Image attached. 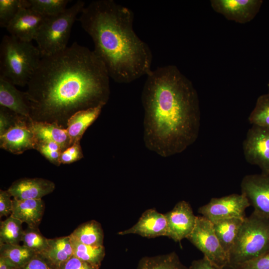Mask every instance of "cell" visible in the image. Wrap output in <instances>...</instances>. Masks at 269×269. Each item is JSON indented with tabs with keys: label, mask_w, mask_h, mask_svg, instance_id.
Listing matches in <instances>:
<instances>
[{
	"label": "cell",
	"mask_w": 269,
	"mask_h": 269,
	"mask_svg": "<svg viewBox=\"0 0 269 269\" xmlns=\"http://www.w3.org/2000/svg\"><path fill=\"white\" fill-rule=\"evenodd\" d=\"M110 78L95 51L77 42L42 56L25 92L30 119L66 129L76 113L106 105Z\"/></svg>",
	"instance_id": "6da1fadb"
},
{
	"label": "cell",
	"mask_w": 269,
	"mask_h": 269,
	"mask_svg": "<svg viewBox=\"0 0 269 269\" xmlns=\"http://www.w3.org/2000/svg\"><path fill=\"white\" fill-rule=\"evenodd\" d=\"M145 147L167 157L184 151L199 135L200 110L191 81L175 65L151 70L141 95Z\"/></svg>",
	"instance_id": "7a4b0ae2"
},
{
	"label": "cell",
	"mask_w": 269,
	"mask_h": 269,
	"mask_svg": "<svg viewBox=\"0 0 269 269\" xmlns=\"http://www.w3.org/2000/svg\"><path fill=\"white\" fill-rule=\"evenodd\" d=\"M134 19L131 9L113 0L92 1L78 19L110 78L118 83H131L152 70V52L134 32Z\"/></svg>",
	"instance_id": "3957f363"
},
{
	"label": "cell",
	"mask_w": 269,
	"mask_h": 269,
	"mask_svg": "<svg viewBox=\"0 0 269 269\" xmlns=\"http://www.w3.org/2000/svg\"><path fill=\"white\" fill-rule=\"evenodd\" d=\"M41 56L31 42L4 35L0 45V78L14 85H27Z\"/></svg>",
	"instance_id": "277c9868"
},
{
	"label": "cell",
	"mask_w": 269,
	"mask_h": 269,
	"mask_svg": "<svg viewBox=\"0 0 269 269\" xmlns=\"http://www.w3.org/2000/svg\"><path fill=\"white\" fill-rule=\"evenodd\" d=\"M269 251V219L254 211L246 217L228 254V268Z\"/></svg>",
	"instance_id": "5b68a950"
},
{
	"label": "cell",
	"mask_w": 269,
	"mask_h": 269,
	"mask_svg": "<svg viewBox=\"0 0 269 269\" xmlns=\"http://www.w3.org/2000/svg\"><path fill=\"white\" fill-rule=\"evenodd\" d=\"M85 4L78 0L62 13L45 18L35 39L42 56L54 54L67 47L72 26Z\"/></svg>",
	"instance_id": "8992f818"
},
{
	"label": "cell",
	"mask_w": 269,
	"mask_h": 269,
	"mask_svg": "<svg viewBox=\"0 0 269 269\" xmlns=\"http://www.w3.org/2000/svg\"><path fill=\"white\" fill-rule=\"evenodd\" d=\"M187 239L204 257L221 269L228 268V256L223 249L213 224L203 216H197L195 227Z\"/></svg>",
	"instance_id": "52a82bcc"
},
{
	"label": "cell",
	"mask_w": 269,
	"mask_h": 269,
	"mask_svg": "<svg viewBox=\"0 0 269 269\" xmlns=\"http://www.w3.org/2000/svg\"><path fill=\"white\" fill-rule=\"evenodd\" d=\"M250 206L243 194H232L220 198H213L201 206L199 213L212 223L230 218L244 219L245 210Z\"/></svg>",
	"instance_id": "ba28073f"
},
{
	"label": "cell",
	"mask_w": 269,
	"mask_h": 269,
	"mask_svg": "<svg viewBox=\"0 0 269 269\" xmlns=\"http://www.w3.org/2000/svg\"><path fill=\"white\" fill-rule=\"evenodd\" d=\"M246 161L269 175V128L253 125L243 143Z\"/></svg>",
	"instance_id": "9c48e42d"
},
{
	"label": "cell",
	"mask_w": 269,
	"mask_h": 269,
	"mask_svg": "<svg viewBox=\"0 0 269 269\" xmlns=\"http://www.w3.org/2000/svg\"><path fill=\"white\" fill-rule=\"evenodd\" d=\"M32 121L20 116L13 127L0 135V148L14 154L35 149L37 142L31 129Z\"/></svg>",
	"instance_id": "30bf717a"
},
{
	"label": "cell",
	"mask_w": 269,
	"mask_h": 269,
	"mask_svg": "<svg viewBox=\"0 0 269 269\" xmlns=\"http://www.w3.org/2000/svg\"><path fill=\"white\" fill-rule=\"evenodd\" d=\"M241 188L254 211L269 219V175H247L242 180Z\"/></svg>",
	"instance_id": "8fae6325"
},
{
	"label": "cell",
	"mask_w": 269,
	"mask_h": 269,
	"mask_svg": "<svg viewBox=\"0 0 269 269\" xmlns=\"http://www.w3.org/2000/svg\"><path fill=\"white\" fill-rule=\"evenodd\" d=\"M165 216L167 223L166 236L179 242L187 239L192 232L197 217L190 204L183 200L178 202Z\"/></svg>",
	"instance_id": "7c38bea8"
},
{
	"label": "cell",
	"mask_w": 269,
	"mask_h": 269,
	"mask_svg": "<svg viewBox=\"0 0 269 269\" xmlns=\"http://www.w3.org/2000/svg\"><path fill=\"white\" fill-rule=\"evenodd\" d=\"M262 0H211L213 10L226 19L244 24L251 21L259 12Z\"/></svg>",
	"instance_id": "4fadbf2b"
},
{
	"label": "cell",
	"mask_w": 269,
	"mask_h": 269,
	"mask_svg": "<svg viewBox=\"0 0 269 269\" xmlns=\"http://www.w3.org/2000/svg\"><path fill=\"white\" fill-rule=\"evenodd\" d=\"M46 17L28 7L21 8L6 27L10 35L23 41L35 40Z\"/></svg>",
	"instance_id": "5bb4252c"
},
{
	"label": "cell",
	"mask_w": 269,
	"mask_h": 269,
	"mask_svg": "<svg viewBox=\"0 0 269 269\" xmlns=\"http://www.w3.org/2000/svg\"><path fill=\"white\" fill-rule=\"evenodd\" d=\"M167 223L165 214L154 209L146 210L132 227L118 233L120 235L136 234L148 238L166 236Z\"/></svg>",
	"instance_id": "9a60e30c"
},
{
	"label": "cell",
	"mask_w": 269,
	"mask_h": 269,
	"mask_svg": "<svg viewBox=\"0 0 269 269\" xmlns=\"http://www.w3.org/2000/svg\"><path fill=\"white\" fill-rule=\"evenodd\" d=\"M54 183L42 178H23L14 181L7 189L16 199H39L52 193Z\"/></svg>",
	"instance_id": "2e32d148"
},
{
	"label": "cell",
	"mask_w": 269,
	"mask_h": 269,
	"mask_svg": "<svg viewBox=\"0 0 269 269\" xmlns=\"http://www.w3.org/2000/svg\"><path fill=\"white\" fill-rule=\"evenodd\" d=\"M0 106L18 115L30 118L25 92L19 91L14 85L2 78H0Z\"/></svg>",
	"instance_id": "e0dca14e"
},
{
	"label": "cell",
	"mask_w": 269,
	"mask_h": 269,
	"mask_svg": "<svg viewBox=\"0 0 269 269\" xmlns=\"http://www.w3.org/2000/svg\"><path fill=\"white\" fill-rule=\"evenodd\" d=\"M11 215L28 226L37 227L44 213V204L39 199H12Z\"/></svg>",
	"instance_id": "ac0fdd59"
},
{
	"label": "cell",
	"mask_w": 269,
	"mask_h": 269,
	"mask_svg": "<svg viewBox=\"0 0 269 269\" xmlns=\"http://www.w3.org/2000/svg\"><path fill=\"white\" fill-rule=\"evenodd\" d=\"M104 106L84 110L74 114L68 120L66 130L71 145L80 142L87 129L97 120Z\"/></svg>",
	"instance_id": "d6986e66"
},
{
	"label": "cell",
	"mask_w": 269,
	"mask_h": 269,
	"mask_svg": "<svg viewBox=\"0 0 269 269\" xmlns=\"http://www.w3.org/2000/svg\"><path fill=\"white\" fill-rule=\"evenodd\" d=\"M31 129L36 142L52 141L57 143L63 151L71 145L66 129L55 123L32 121Z\"/></svg>",
	"instance_id": "ffe728a7"
},
{
	"label": "cell",
	"mask_w": 269,
	"mask_h": 269,
	"mask_svg": "<svg viewBox=\"0 0 269 269\" xmlns=\"http://www.w3.org/2000/svg\"><path fill=\"white\" fill-rule=\"evenodd\" d=\"M244 219L230 218L212 223L215 233L228 256Z\"/></svg>",
	"instance_id": "44dd1931"
},
{
	"label": "cell",
	"mask_w": 269,
	"mask_h": 269,
	"mask_svg": "<svg viewBox=\"0 0 269 269\" xmlns=\"http://www.w3.org/2000/svg\"><path fill=\"white\" fill-rule=\"evenodd\" d=\"M42 255L56 268L73 256L70 237L64 236L48 239V248Z\"/></svg>",
	"instance_id": "7402d4cb"
},
{
	"label": "cell",
	"mask_w": 269,
	"mask_h": 269,
	"mask_svg": "<svg viewBox=\"0 0 269 269\" xmlns=\"http://www.w3.org/2000/svg\"><path fill=\"white\" fill-rule=\"evenodd\" d=\"M69 236L85 245L96 247L103 246V230L101 225L94 220L79 225Z\"/></svg>",
	"instance_id": "603a6c76"
},
{
	"label": "cell",
	"mask_w": 269,
	"mask_h": 269,
	"mask_svg": "<svg viewBox=\"0 0 269 269\" xmlns=\"http://www.w3.org/2000/svg\"><path fill=\"white\" fill-rule=\"evenodd\" d=\"M137 269H189L175 252L152 257H144L138 262Z\"/></svg>",
	"instance_id": "cb8c5ba5"
},
{
	"label": "cell",
	"mask_w": 269,
	"mask_h": 269,
	"mask_svg": "<svg viewBox=\"0 0 269 269\" xmlns=\"http://www.w3.org/2000/svg\"><path fill=\"white\" fill-rule=\"evenodd\" d=\"M36 254L23 245L0 244V256L8 260L15 267H20Z\"/></svg>",
	"instance_id": "d4e9b609"
},
{
	"label": "cell",
	"mask_w": 269,
	"mask_h": 269,
	"mask_svg": "<svg viewBox=\"0 0 269 269\" xmlns=\"http://www.w3.org/2000/svg\"><path fill=\"white\" fill-rule=\"evenodd\" d=\"M73 255L78 259L100 268L105 256L104 246H92L82 244L72 238Z\"/></svg>",
	"instance_id": "484cf974"
},
{
	"label": "cell",
	"mask_w": 269,
	"mask_h": 269,
	"mask_svg": "<svg viewBox=\"0 0 269 269\" xmlns=\"http://www.w3.org/2000/svg\"><path fill=\"white\" fill-rule=\"evenodd\" d=\"M22 223L11 215L1 222L0 244L19 245L21 242L24 231Z\"/></svg>",
	"instance_id": "4316f807"
},
{
	"label": "cell",
	"mask_w": 269,
	"mask_h": 269,
	"mask_svg": "<svg viewBox=\"0 0 269 269\" xmlns=\"http://www.w3.org/2000/svg\"><path fill=\"white\" fill-rule=\"evenodd\" d=\"M27 7L47 17L58 15L67 8L69 0H27Z\"/></svg>",
	"instance_id": "83f0119b"
},
{
	"label": "cell",
	"mask_w": 269,
	"mask_h": 269,
	"mask_svg": "<svg viewBox=\"0 0 269 269\" xmlns=\"http://www.w3.org/2000/svg\"><path fill=\"white\" fill-rule=\"evenodd\" d=\"M21 242L36 254H42L48 248V239L40 233L38 227L28 226L23 231Z\"/></svg>",
	"instance_id": "f1b7e54d"
},
{
	"label": "cell",
	"mask_w": 269,
	"mask_h": 269,
	"mask_svg": "<svg viewBox=\"0 0 269 269\" xmlns=\"http://www.w3.org/2000/svg\"><path fill=\"white\" fill-rule=\"evenodd\" d=\"M248 119L253 125L269 128V93L258 98Z\"/></svg>",
	"instance_id": "f546056e"
},
{
	"label": "cell",
	"mask_w": 269,
	"mask_h": 269,
	"mask_svg": "<svg viewBox=\"0 0 269 269\" xmlns=\"http://www.w3.org/2000/svg\"><path fill=\"white\" fill-rule=\"evenodd\" d=\"M23 7H27V0H0V27L6 28L19 10Z\"/></svg>",
	"instance_id": "4dcf8cb0"
},
{
	"label": "cell",
	"mask_w": 269,
	"mask_h": 269,
	"mask_svg": "<svg viewBox=\"0 0 269 269\" xmlns=\"http://www.w3.org/2000/svg\"><path fill=\"white\" fill-rule=\"evenodd\" d=\"M35 149L56 166L61 164L59 159L62 151L60 145L52 141H41L36 143Z\"/></svg>",
	"instance_id": "1f68e13d"
},
{
	"label": "cell",
	"mask_w": 269,
	"mask_h": 269,
	"mask_svg": "<svg viewBox=\"0 0 269 269\" xmlns=\"http://www.w3.org/2000/svg\"><path fill=\"white\" fill-rule=\"evenodd\" d=\"M83 156L80 142H77L62 151L59 161L61 164H68L80 160Z\"/></svg>",
	"instance_id": "d6a6232c"
},
{
	"label": "cell",
	"mask_w": 269,
	"mask_h": 269,
	"mask_svg": "<svg viewBox=\"0 0 269 269\" xmlns=\"http://www.w3.org/2000/svg\"><path fill=\"white\" fill-rule=\"evenodd\" d=\"M20 115H18L10 110L0 107V135L3 134L13 127Z\"/></svg>",
	"instance_id": "836d02e7"
},
{
	"label": "cell",
	"mask_w": 269,
	"mask_h": 269,
	"mask_svg": "<svg viewBox=\"0 0 269 269\" xmlns=\"http://www.w3.org/2000/svg\"><path fill=\"white\" fill-rule=\"evenodd\" d=\"M231 269H269V251L253 260L235 265Z\"/></svg>",
	"instance_id": "e575fe53"
},
{
	"label": "cell",
	"mask_w": 269,
	"mask_h": 269,
	"mask_svg": "<svg viewBox=\"0 0 269 269\" xmlns=\"http://www.w3.org/2000/svg\"><path fill=\"white\" fill-rule=\"evenodd\" d=\"M15 269H56V268L43 255L36 254L25 265Z\"/></svg>",
	"instance_id": "d590c367"
},
{
	"label": "cell",
	"mask_w": 269,
	"mask_h": 269,
	"mask_svg": "<svg viewBox=\"0 0 269 269\" xmlns=\"http://www.w3.org/2000/svg\"><path fill=\"white\" fill-rule=\"evenodd\" d=\"M99 268L83 261L74 255L59 265L56 269H99Z\"/></svg>",
	"instance_id": "8d00e7d4"
},
{
	"label": "cell",
	"mask_w": 269,
	"mask_h": 269,
	"mask_svg": "<svg viewBox=\"0 0 269 269\" xmlns=\"http://www.w3.org/2000/svg\"><path fill=\"white\" fill-rule=\"evenodd\" d=\"M11 195L8 190H0V217L11 214L13 207Z\"/></svg>",
	"instance_id": "74e56055"
},
{
	"label": "cell",
	"mask_w": 269,
	"mask_h": 269,
	"mask_svg": "<svg viewBox=\"0 0 269 269\" xmlns=\"http://www.w3.org/2000/svg\"><path fill=\"white\" fill-rule=\"evenodd\" d=\"M189 269H221L212 264L205 257L192 262Z\"/></svg>",
	"instance_id": "f35d334b"
},
{
	"label": "cell",
	"mask_w": 269,
	"mask_h": 269,
	"mask_svg": "<svg viewBox=\"0 0 269 269\" xmlns=\"http://www.w3.org/2000/svg\"><path fill=\"white\" fill-rule=\"evenodd\" d=\"M15 267L7 259L0 256V269H15Z\"/></svg>",
	"instance_id": "ab89813d"
},
{
	"label": "cell",
	"mask_w": 269,
	"mask_h": 269,
	"mask_svg": "<svg viewBox=\"0 0 269 269\" xmlns=\"http://www.w3.org/2000/svg\"><path fill=\"white\" fill-rule=\"evenodd\" d=\"M268 86L269 93V83H268Z\"/></svg>",
	"instance_id": "60d3db41"
}]
</instances>
